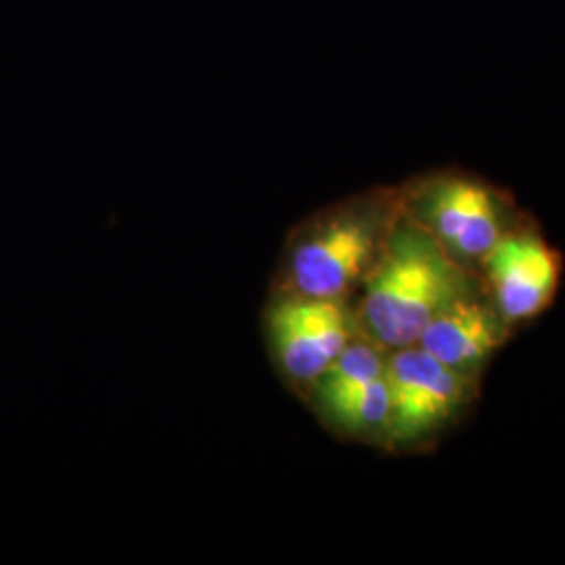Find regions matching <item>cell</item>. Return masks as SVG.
<instances>
[{"mask_svg": "<svg viewBox=\"0 0 565 565\" xmlns=\"http://www.w3.org/2000/svg\"><path fill=\"white\" fill-rule=\"evenodd\" d=\"M482 294L484 282L455 260L401 203L382 256L366 275L364 331L384 350L413 345L446 308Z\"/></svg>", "mask_w": 565, "mask_h": 565, "instance_id": "6da1fadb", "label": "cell"}, {"mask_svg": "<svg viewBox=\"0 0 565 565\" xmlns=\"http://www.w3.org/2000/svg\"><path fill=\"white\" fill-rule=\"evenodd\" d=\"M401 212V193L380 191L335 207L308 228L289 263L296 296L342 300L366 279L382 256L390 228Z\"/></svg>", "mask_w": 565, "mask_h": 565, "instance_id": "7a4b0ae2", "label": "cell"}, {"mask_svg": "<svg viewBox=\"0 0 565 565\" xmlns=\"http://www.w3.org/2000/svg\"><path fill=\"white\" fill-rule=\"evenodd\" d=\"M403 210L446 252L467 266L484 263L509 231L505 202L484 182L461 174H436L401 191Z\"/></svg>", "mask_w": 565, "mask_h": 565, "instance_id": "3957f363", "label": "cell"}, {"mask_svg": "<svg viewBox=\"0 0 565 565\" xmlns=\"http://www.w3.org/2000/svg\"><path fill=\"white\" fill-rule=\"evenodd\" d=\"M390 422L385 440L417 445L452 424L469 403L476 377L434 359L417 343L390 350L385 359Z\"/></svg>", "mask_w": 565, "mask_h": 565, "instance_id": "277c9868", "label": "cell"}, {"mask_svg": "<svg viewBox=\"0 0 565 565\" xmlns=\"http://www.w3.org/2000/svg\"><path fill=\"white\" fill-rule=\"evenodd\" d=\"M268 331L282 371L296 384L312 385L354 340V319L342 300L291 294L270 308Z\"/></svg>", "mask_w": 565, "mask_h": 565, "instance_id": "5b68a950", "label": "cell"}, {"mask_svg": "<svg viewBox=\"0 0 565 565\" xmlns=\"http://www.w3.org/2000/svg\"><path fill=\"white\" fill-rule=\"evenodd\" d=\"M490 302L509 327L539 317L559 282V256L532 233L509 228L482 263Z\"/></svg>", "mask_w": 565, "mask_h": 565, "instance_id": "8992f818", "label": "cell"}, {"mask_svg": "<svg viewBox=\"0 0 565 565\" xmlns=\"http://www.w3.org/2000/svg\"><path fill=\"white\" fill-rule=\"evenodd\" d=\"M511 327L482 296L452 303L427 324L417 345L446 366L476 377L507 342Z\"/></svg>", "mask_w": 565, "mask_h": 565, "instance_id": "52a82bcc", "label": "cell"}, {"mask_svg": "<svg viewBox=\"0 0 565 565\" xmlns=\"http://www.w3.org/2000/svg\"><path fill=\"white\" fill-rule=\"evenodd\" d=\"M385 359L384 348L373 340L348 343L342 354L312 384L324 417L333 415L340 406L359 396L366 385L380 380L385 373Z\"/></svg>", "mask_w": 565, "mask_h": 565, "instance_id": "ba28073f", "label": "cell"}]
</instances>
